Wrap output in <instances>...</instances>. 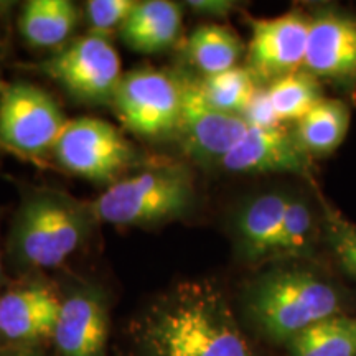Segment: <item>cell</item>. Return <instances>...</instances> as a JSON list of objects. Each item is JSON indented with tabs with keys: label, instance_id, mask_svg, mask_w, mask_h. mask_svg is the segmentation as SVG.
I'll return each instance as SVG.
<instances>
[{
	"label": "cell",
	"instance_id": "20",
	"mask_svg": "<svg viewBox=\"0 0 356 356\" xmlns=\"http://www.w3.org/2000/svg\"><path fill=\"white\" fill-rule=\"evenodd\" d=\"M289 356H356V317L337 315L287 343Z\"/></svg>",
	"mask_w": 356,
	"mask_h": 356
},
{
	"label": "cell",
	"instance_id": "3",
	"mask_svg": "<svg viewBox=\"0 0 356 356\" xmlns=\"http://www.w3.org/2000/svg\"><path fill=\"white\" fill-rule=\"evenodd\" d=\"M195 186L185 168L163 167L115 181L91 203V216L111 225H154L184 216Z\"/></svg>",
	"mask_w": 356,
	"mask_h": 356
},
{
	"label": "cell",
	"instance_id": "12",
	"mask_svg": "<svg viewBox=\"0 0 356 356\" xmlns=\"http://www.w3.org/2000/svg\"><path fill=\"white\" fill-rule=\"evenodd\" d=\"M248 129L241 115L213 108L204 99L198 83H184L178 131L181 132L186 150L193 157L204 162H220L243 139Z\"/></svg>",
	"mask_w": 356,
	"mask_h": 356
},
{
	"label": "cell",
	"instance_id": "9",
	"mask_svg": "<svg viewBox=\"0 0 356 356\" xmlns=\"http://www.w3.org/2000/svg\"><path fill=\"white\" fill-rule=\"evenodd\" d=\"M310 17L304 70L348 96L356 95V15L330 6Z\"/></svg>",
	"mask_w": 356,
	"mask_h": 356
},
{
	"label": "cell",
	"instance_id": "15",
	"mask_svg": "<svg viewBox=\"0 0 356 356\" xmlns=\"http://www.w3.org/2000/svg\"><path fill=\"white\" fill-rule=\"evenodd\" d=\"M289 197L291 195L280 191L257 195L238 213L236 236L244 259L261 262L267 257H274Z\"/></svg>",
	"mask_w": 356,
	"mask_h": 356
},
{
	"label": "cell",
	"instance_id": "17",
	"mask_svg": "<svg viewBox=\"0 0 356 356\" xmlns=\"http://www.w3.org/2000/svg\"><path fill=\"white\" fill-rule=\"evenodd\" d=\"M350 121L351 109L348 102L335 97H323L297 122L293 132L312 159H322L332 155L343 144Z\"/></svg>",
	"mask_w": 356,
	"mask_h": 356
},
{
	"label": "cell",
	"instance_id": "21",
	"mask_svg": "<svg viewBox=\"0 0 356 356\" xmlns=\"http://www.w3.org/2000/svg\"><path fill=\"white\" fill-rule=\"evenodd\" d=\"M320 236H322V211L317 215L309 200L300 195H291L274 256H310Z\"/></svg>",
	"mask_w": 356,
	"mask_h": 356
},
{
	"label": "cell",
	"instance_id": "18",
	"mask_svg": "<svg viewBox=\"0 0 356 356\" xmlns=\"http://www.w3.org/2000/svg\"><path fill=\"white\" fill-rule=\"evenodd\" d=\"M78 22L76 7L70 0H30L19 19L24 40L37 48L65 43Z\"/></svg>",
	"mask_w": 356,
	"mask_h": 356
},
{
	"label": "cell",
	"instance_id": "5",
	"mask_svg": "<svg viewBox=\"0 0 356 356\" xmlns=\"http://www.w3.org/2000/svg\"><path fill=\"white\" fill-rule=\"evenodd\" d=\"M56 101L30 83H13L0 95V147L24 159L55 149L68 126Z\"/></svg>",
	"mask_w": 356,
	"mask_h": 356
},
{
	"label": "cell",
	"instance_id": "26",
	"mask_svg": "<svg viewBox=\"0 0 356 356\" xmlns=\"http://www.w3.org/2000/svg\"><path fill=\"white\" fill-rule=\"evenodd\" d=\"M241 118L246 121L249 127L256 129H275L282 126L277 113H275L273 101H270L267 88H257L252 95L251 101L248 102L246 109L243 111Z\"/></svg>",
	"mask_w": 356,
	"mask_h": 356
},
{
	"label": "cell",
	"instance_id": "8",
	"mask_svg": "<svg viewBox=\"0 0 356 356\" xmlns=\"http://www.w3.org/2000/svg\"><path fill=\"white\" fill-rule=\"evenodd\" d=\"M53 154L68 172L99 184L114 180L134 159V149L118 129L95 118L70 121Z\"/></svg>",
	"mask_w": 356,
	"mask_h": 356
},
{
	"label": "cell",
	"instance_id": "4",
	"mask_svg": "<svg viewBox=\"0 0 356 356\" xmlns=\"http://www.w3.org/2000/svg\"><path fill=\"white\" fill-rule=\"evenodd\" d=\"M88 215L56 193H37L22 204L13 225L15 257L32 267H55L81 246Z\"/></svg>",
	"mask_w": 356,
	"mask_h": 356
},
{
	"label": "cell",
	"instance_id": "7",
	"mask_svg": "<svg viewBox=\"0 0 356 356\" xmlns=\"http://www.w3.org/2000/svg\"><path fill=\"white\" fill-rule=\"evenodd\" d=\"M71 96L89 104L113 101L122 79L121 58L108 38L86 35L38 66Z\"/></svg>",
	"mask_w": 356,
	"mask_h": 356
},
{
	"label": "cell",
	"instance_id": "28",
	"mask_svg": "<svg viewBox=\"0 0 356 356\" xmlns=\"http://www.w3.org/2000/svg\"><path fill=\"white\" fill-rule=\"evenodd\" d=\"M0 356H33V355L20 353V351H12V353H0Z\"/></svg>",
	"mask_w": 356,
	"mask_h": 356
},
{
	"label": "cell",
	"instance_id": "11",
	"mask_svg": "<svg viewBox=\"0 0 356 356\" xmlns=\"http://www.w3.org/2000/svg\"><path fill=\"white\" fill-rule=\"evenodd\" d=\"M220 165L233 173H293L315 181L314 159L297 140L293 129L284 126L249 127Z\"/></svg>",
	"mask_w": 356,
	"mask_h": 356
},
{
	"label": "cell",
	"instance_id": "1",
	"mask_svg": "<svg viewBox=\"0 0 356 356\" xmlns=\"http://www.w3.org/2000/svg\"><path fill=\"white\" fill-rule=\"evenodd\" d=\"M144 356H256L220 287L184 282L147 307L136 323Z\"/></svg>",
	"mask_w": 356,
	"mask_h": 356
},
{
	"label": "cell",
	"instance_id": "16",
	"mask_svg": "<svg viewBox=\"0 0 356 356\" xmlns=\"http://www.w3.org/2000/svg\"><path fill=\"white\" fill-rule=\"evenodd\" d=\"M181 26V8L168 0L137 2L119 32L124 43L140 53H157L175 43Z\"/></svg>",
	"mask_w": 356,
	"mask_h": 356
},
{
	"label": "cell",
	"instance_id": "27",
	"mask_svg": "<svg viewBox=\"0 0 356 356\" xmlns=\"http://www.w3.org/2000/svg\"><path fill=\"white\" fill-rule=\"evenodd\" d=\"M188 6L195 12L211 17H226L236 8V3L229 0H193V2H188Z\"/></svg>",
	"mask_w": 356,
	"mask_h": 356
},
{
	"label": "cell",
	"instance_id": "24",
	"mask_svg": "<svg viewBox=\"0 0 356 356\" xmlns=\"http://www.w3.org/2000/svg\"><path fill=\"white\" fill-rule=\"evenodd\" d=\"M320 211L325 243L332 249L341 269L356 279V225L323 197H320Z\"/></svg>",
	"mask_w": 356,
	"mask_h": 356
},
{
	"label": "cell",
	"instance_id": "2",
	"mask_svg": "<svg viewBox=\"0 0 356 356\" xmlns=\"http://www.w3.org/2000/svg\"><path fill=\"white\" fill-rule=\"evenodd\" d=\"M337 284L304 267H279L249 284L244 312L266 340L289 343L315 323L343 315Z\"/></svg>",
	"mask_w": 356,
	"mask_h": 356
},
{
	"label": "cell",
	"instance_id": "10",
	"mask_svg": "<svg viewBox=\"0 0 356 356\" xmlns=\"http://www.w3.org/2000/svg\"><path fill=\"white\" fill-rule=\"evenodd\" d=\"M248 70L257 81L273 83L304 70L310 17L292 10L274 19H251Z\"/></svg>",
	"mask_w": 356,
	"mask_h": 356
},
{
	"label": "cell",
	"instance_id": "29",
	"mask_svg": "<svg viewBox=\"0 0 356 356\" xmlns=\"http://www.w3.org/2000/svg\"><path fill=\"white\" fill-rule=\"evenodd\" d=\"M0 280H2V256H0Z\"/></svg>",
	"mask_w": 356,
	"mask_h": 356
},
{
	"label": "cell",
	"instance_id": "23",
	"mask_svg": "<svg viewBox=\"0 0 356 356\" xmlns=\"http://www.w3.org/2000/svg\"><path fill=\"white\" fill-rule=\"evenodd\" d=\"M198 88L213 108L241 115L259 86L251 71L243 66H234L220 74L204 76L198 81Z\"/></svg>",
	"mask_w": 356,
	"mask_h": 356
},
{
	"label": "cell",
	"instance_id": "6",
	"mask_svg": "<svg viewBox=\"0 0 356 356\" xmlns=\"http://www.w3.org/2000/svg\"><path fill=\"white\" fill-rule=\"evenodd\" d=\"M113 102L129 131L142 137H162L178 131L184 84L163 71L136 70L122 76Z\"/></svg>",
	"mask_w": 356,
	"mask_h": 356
},
{
	"label": "cell",
	"instance_id": "14",
	"mask_svg": "<svg viewBox=\"0 0 356 356\" xmlns=\"http://www.w3.org/2000/svg\"><path fill=\"white\" fill-rule=\"evenodd\" d=\"M61 302L47 286L12 289L0 296V337L12 343H38L53 338Z\"/></svg>",
	"mask_w": 356,
	"mask_h": 356
},
{
	"label": "cell",
	"instance_id": "25",
	"mask_svg": "<svg viewBox=\"0 0 356 356\" xmlns=\"http://www.w3.org/2000/svg\"><path fill=\"white\" fill-rule=\"evenodd\" d=\"M136 3L134 0H89L86 13L91 35L108 38L114 29H121Z\"/></svg>",
	"mask_w": 356,
	"mask_h": 356
},
{
	"label": "cell",
	"instance_id": "13",
	"mask_svg": "<svg viewBox=\"0 0 356 356\" xmlns=\"http://www.w3.org/2000/svg\"><path fill=\"white\" fill-rule=\"evenodd\" d=\"M108 307L99 292L84 289L61 302L53 340L61 356H106Z\"/></svg>",
	"mask_w": 356,
	"mask_h": 356
},
{
	"label": "cell",
	"instance_id": "22",
	"mask_svg": "<svg viewBox=\"0 0 356 356\" xmlns=\"http://www.w3.org/2000/svg\"><path fill=\"white\" fill-rule=\"evenodd\" d=\"M267 91L280 122H299L323 99L322 83L305 70L269 83Z\"/></svg>",
	"mask_w": 356,
	"mask_h": 356
},
{
	"label": "cell",
	"instance_id": "19",
	"mask_svg": "<svg viewBox=\"0 0 356 356\" xmlns=\"http://www.w3.org/2000/svg\"><path fill=\"white\" fill-rule=\"evenodd\" d=\"M186 50L191 63L204 76H213L234 68L243 55L244 44L228 26L204 24L191 32Z\"/></svg>",
	"mask_w": 356,
	"mask_h": 356
}]
</instances>
